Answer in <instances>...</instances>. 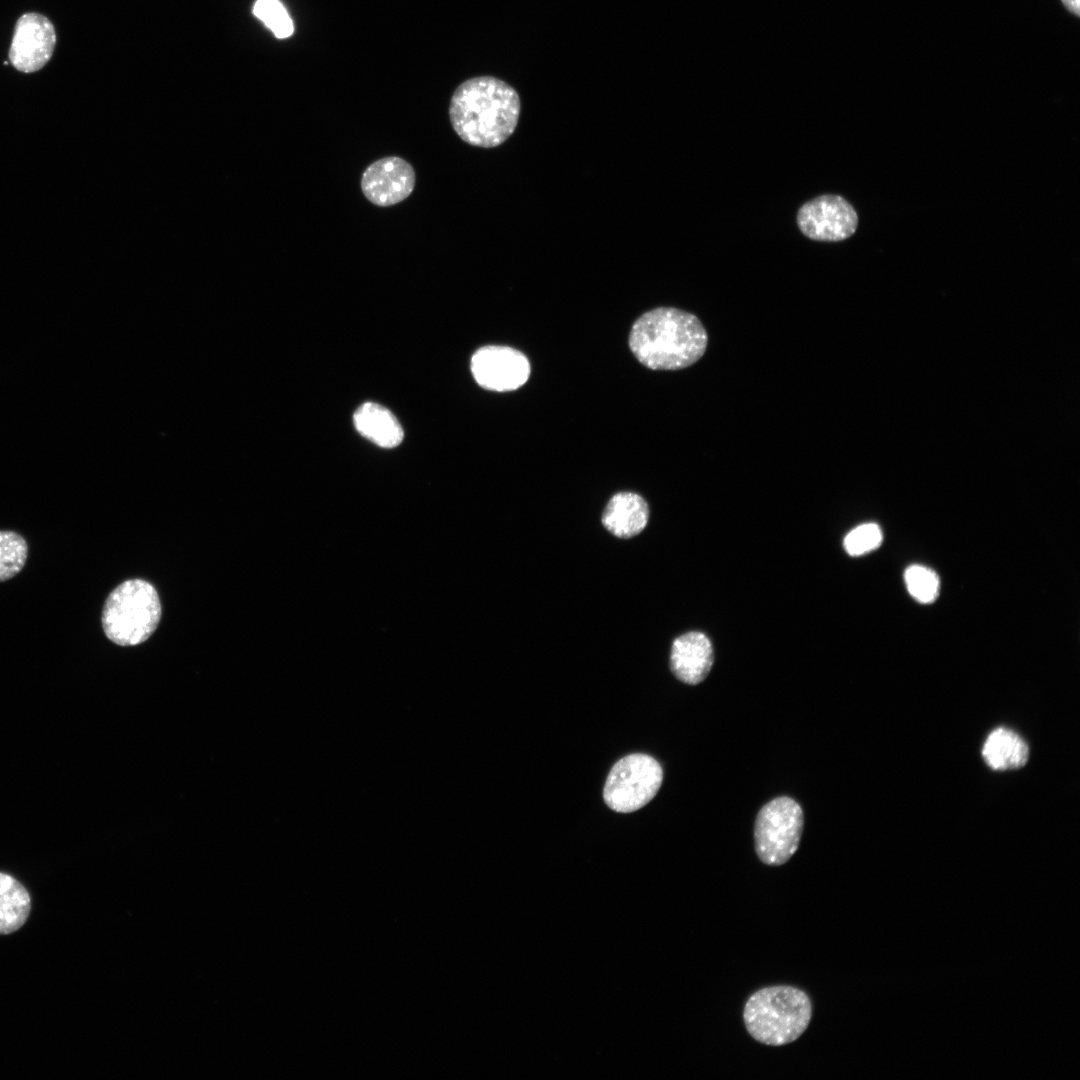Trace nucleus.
Returning a JSON list of instances; mask_svg holds the SVG:
<instances>
[{
    "label": "nucleus",
    "instance_id": "obj_1",
    "mask_svg": "<svg viewBox=\"0 0 1080 1080\" xmlns=\"http://www.w3.org/2000/svg\"><path fill=\"white\" fill-rule=\"evenodd\" d=\"M520 111V97L512 86L494 76H477L454 90L448 113L453 130L464 142L493 148L514 133Z\"/></svg>",
    "mask_w": 1080,
    "mask_h": 1080
},
{
    "label": "nucleus",
    "instance_id": "obj_2",
    "mask_svg": "<svg viewBox=\"0 0 1080 1080\" xmlns=\"http://www.w3.org/2000/svg\"><path fill=\"white\" fill-rule=\"evenodd\" d=\"M708 335L693 314L674 307H658L641 315L629 334L636 359L652 370H678L691 366L705 353Z\"/></svg>",
    "mask_w": 1080,
    "mask_h": 1080
},
{
    "label": "nucleus",
    "instance_id": "obj_3",
    "mask_svg": "<svg viewBox=\"0 0 1080 1080\" xmlns=\"http://www.w3.org/2000/svg\"><path fill=\"white\" fill-rule=\"evenodd\" d=\"M812 1003L799 988L778 985L753 993L743 1010L750 1036L769 1046H783L797 1040L808 1028Z\"/></svg>",
    "mask_w": 1080,
    "mask_h": 1080
},
{
    "label": "nucleus",
    "instance_id": "obj_4",
    "mask_svg": "<svg viewBox=\"0 0 1080 1080\" xmlns=\"http://www.w3.org/2000/svg\"><path fill=\"white\" fill-rule=\"evenodd\" d=\"M160 618L161 604L154 586L143 579H130L118 585L107 597L102 626L113 643L134 646L153 634Z\"/></svg>",
    "mask_w": 1080,
    "mask_h": 1080
},
{
    "label": "nucleus",
    "instance_id": "obj_5",
    "mask_svg": "<svg viewBox=\"0 0 1080 1080\" xmlns=\"http://www.w3.org/2000/svg\"><path fill=\"white\" fill-rule=\"evenodd\" d=\"M803 825V810L794 799L781 796L766 803L754 826L758 858L771 866L786 863L798 849Z\"/></svg>",
    "mask_w": 1080,
    "mask_h": 1080
},
{
    "label": "nucleus",
    "instance_id": "obj_6",
    "mask_svg": "<svg viewBox=\"0 0 1080 1080\" xmlns=\"http://www.w3.org/2000/svg\"><path fill=\"white\" fill-rule=\"evenodd\" d=\"M663 770L653 757L634 753L618 760L611 768L603 789L605 803L619 813H630L645 806L657 794Z\"/></svg>",
    "mask_w": 1080,
    "mask_h": 1080
},
{
    "label": "nucleus",
    "instance_id": "obj_7",
    "mask_svg": "<svg viewBox=\"0 0 1080 1080\" xmlns=\"http://www.w3.org/2000/svg\"><path fill=\"white\" fill-rule=\"evenodd\" d=\"M797 225L800 231L812 240L836 242L855 233L858 216L846 199L839 195L825 194L800 207Z\"/></svg>",
    "mask_w": 1080,
    "mask_h": 1080
},
{
    "label": "nucleus",
    "instance_id": "obj_8",
    "mask_svg": "<svg viewBox=\"0 0 1080 1080\" xmlns=\"http://www.w3.org/2000/svg\"><path fill=\"white\" fill-rule=\"evenodd\" d=\"M471 372L484 389L512 391L528 380L530 364L522 352L512 347L488 345L473 354Z\"/></svg>",
    "mask_w": 1080,
    "mask_h": 1080
},
{
    "label": "nucleus",
    "instance_id": "obj_9",
    "mask_svg": "<svg viewBox=\"0 0 1080 1080\" xmlns=\"http://www.w3.org/2000/svg\"><path fill=\"white\" fill-rule=\"evenodd\" d=\"M55 43L51 21L38 13H26L16 23L9 60L21 72H36L50 60Z\"/></svg>",
    "mask_w": 1080,
    "mask_h": 1080
},
{
    "label": "nucleus",
    "instance_id": "obj_10",
    "mask_svg": "<svg viewBox=\"0 0 1080 1080\" xmlns=\"http://www.w3.org/2000/svg\"><path fill=\"white\" fill-rule=\"evenodd\" d=\"M415 183L416 175L412 165L397 156L372 162L361 177L364 196L379 207L402 202L413 192Z\"/></svg>",
    "mask_w": 1080,
    "mask_h": 1080
},
{
    "label": "nucleus",
    "instance_id": "obj_11",
    "mask_svg": "<svg viewBox=\"0 0 1080 1080\" xmlns=\"http://www.w3.org/2000/svg\"><path fill=\"white\" fill-rule=\"evenodd\" d=\"M714 661L713 648L701 632H688L676 638L670 654V668L683 683L696 685L709 674Z\"/></svg>",
    "mask_w": 1080,
    "mask_h": 1080
},
{
    "label": "nucleus",
    "instance_id": "obj_12",
    "mask_svg": "<svg viewBox=\"0 0 1080 1080\" xmlns=\"http://www.w3.org/2000/svg\"><path fill=\"white\" fill-rule=\"evenodd\" d=\"M649 509L646 501L633 492H619L608 501L602 524L619 538H631L647 525Z\"/></svg>",
    "mask_w": 1080,
    "mask_h": 1080
},
{
    "label": "nucleus",
    "instance_id": "obj_13",
    "mask_svg": "<svg viewBox=\"0 0 1080 1080\" xmlns=\"http://www.w3.org/2000/svg\"><path fill=\"white\" fill-rule=\"evenodd\" d=\"M353 421L362 436L380 447L393 448L403 440L404 432L399 421L379 404H362L354 413Z\"/></svg>",
    "mask_w": 1080,
    "mask_h": 1080
},
{
    "label": "nucleus",
    "instance_id": "obj_14",
    "mask_svg": "<svg viewBox=\"0 0 1080 1080\" xmlns=\"http://www.w3.org/2000/svg\"><path fill=\"white\" fill-rule=\"evenodd\" d=\"M982 756L993 770L1004 771L1023 767L1029 758L1026 742L1013 730L999 727L986 738Z\"/></svg>",
    "mask_w": 1080,
    "mask_h": 1080
},
{
    "label": "nucleus",
    "instance_id": "obj_15",
    "mask_svg": "<svg viewBox=\"0 0 1080 1080\" xmlns=\"http://www.w3.org/2000/svg\"><path fill=\"white\" fill-rule=\"evenodd\" d=\"M31 910L29 893L12 876L0 872V934L21 928Z\"/></svg>",
    "mask_w": 1080,
    "mask_h": 1080
},
{
    "label": "nucleus",
    "instance_id": "obj_16",
    "mask_svg": "<svg viewBox=\"0 0 1080 1080\" xmlns=\"http://www.w3.org/2000/svg\"><path fill=\"white\" fill-rule=\"evenodd\" d=\"M28 555L25 539L10 530H0V582L16 576L24 567Z\"/></svg>",
    "mask_w": 1080,
    "mask_h": 1080
},
{
    "label": "nucleus",
    "instance_id": "obj_17",
    "mask_svg": "<svg viewBox=\"0 0 1080 1080\" xmlns=\"http://www.w3.org/2000/svg\"><path fill=\"white\" fill-rule=\"evenodd\" d=\"M253 13L278 39L288 38L294 32L293 21L280 0H257Z\"/></svg>",
    "mask_w": 1080,
    "mask_h": 1080
},
{
    "label": "nucleus",
    "instance_id": "obj_18",
    "mask_svg": "<svg viewBox=\"0 0 1080 1080\" xmlns=\"http://www.w3.org/2000/svg\"><path fill=\"white\" fill-rule=\"evenodd\" d=\"M905 582L911 596L921 603L933 602L939 593L937 574L924 566L912 565L905 571Z\"/></svg>",
    "mask_w": 1080,
    "mask_h": 1080
},
{
    "label": "nucleus",
    "instance_id": "obj_19",
    "mask_svg": "<svg viewBox=\"0 0 1080 1080\" xmlns=\"http://www.w3.org/2000/svg\"><path fill=\"white\" fill-rule=\"evenodd\" d=\"M881 528L875 523H865L851 530L843 541L845 551L860 556L878 548L882 542Z\"/></svg>",
    "mask_w": 1080,
    "mask_h": 1080
},
{
    "label": "nucleus",
    "instance_id": "obj_20",
    "mask_svg": "<svg viewBox=\"0 0 1080 1080\" xmlns=\"http://www.w3.org/2000/svg\"><path fill=\"white\" fill-rule=\"evenodd\" d=\"M1067 10L1076 16L1080 15V0H1061Z\"/></svg>",
    "mask_w": 1080,
    "mask_h": 1080
}]
</instances>
